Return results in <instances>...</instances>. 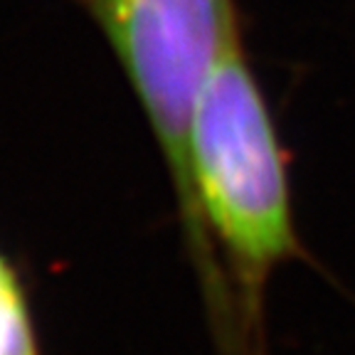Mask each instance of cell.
Wrapping results in <instances>:
<instances>
[{
	"label": "cell",
	"instance_id": "cell-1",
	"mask_svg": "<svg viewBox=\"0 0 355 355\" xmlns=\"http://www.w3.org/2000/svg\"><path fill=\"white\" fill-rule=\"evenodd\" d=\"M190 188L207 234H215L254 326L266 279L299 254L286 163L259 82L239 37L207 79L190 128Z\"/></svg>",
	"mask_w": 355,
	"mask_h": 355
},
{
	"label": "cell",
	"instance_id": "cell-2",
	"mask_svg": "<svg viewBox=\"0 0 355 355\" xmlns=\"http://www.w3.org/2000/svg\"><path fill=\"white\" fill-rule=\"evenodd\" d=\"M109 40L166 155L175 180L202 284L210 296L222 277L210 254V234L190 188V128L210 74L239 37L232 0H79ZM215 299V296H212Z\"/></svg>",
	"mask_w": 355,
	"mask_h": 355
},
{
	"label": "cell",
	"instance_id": "cell-3",
	"mask_svg": "<svg viewBox=\"0 0 355 355\" xmlns=\"http://www.w3.org/2000/svg\"><path fill=\"white\" fill-rule=\"evenodd\" d=\"M0 355H40L15 272L0 257Z\"/></svg>",
	"mask_w": 355,
	"mask_h": 355
}]
</instances>
